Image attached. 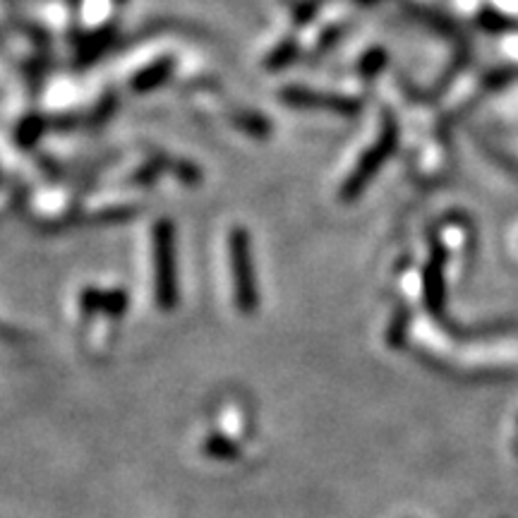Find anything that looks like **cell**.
Wrapping results in <instances>:
<instances>
[{
  "instance_id": "1",
  "label": "cell",
  "mask_w": 518,
  "mask_h": 518,
  "mask_svg": "<svg viewBox=\"0 0 518 518\" xmlns=\"http://www.w3.org/2000/svg\"><path fill=\"white\" fill-rule=\"evenodd\" d=\"M233 267H236V300L240 312L250 315L257 307V286L255 274H252V257L248 250V238L243 233H236L231 240Z\"/></svg>"
},
{
  "instance_id": "4",
  "label": "cell",
  "mask_w": 518,
  "mask_h": 518,
  "mask_svg": "<svg viewBox=\"0 0 518 518\" xmlns=\"http://www.w3.org/2000/svg\"><path fill=\"white\" fill-rule=\"evenodd\" d=\"M204 451H207L209 456H214V459H221V461H233L240 456L238 444L221 435L207 437V442H204Z\"/></svg>"
},
{
  "instance_id": "3",
  "label": "cell",
  "mask_w": 518,
  "mask_h": 518,
  "mask_svg": "<svg viewBox=\"0 0 518 518\" xmlns=\"http://www.w3.org/2000/svg\"><path fill=\"white\" fill-rule=\"evenodd\" d=\"M82 307L87 312H106V315L120 317L125 312V307H128V295L123 291H87L82 295Z\"/></svg>"
},
{
  "instance_id": "2",
  "label": "cell",
  "mask_w": 518,
  "mask_h": 518,
  "mask_svg": "<svg viewBox=\"0 0 518 518\" xmlns=\"http://www.w3.org/2000/svg\"><path fill=\"white\" fill-rule=\"evenodd\" d=\"M156 264H159V274H156V295H159V305L164 310H173L176 305V264H173V248H171V233L168 228H161L159 233V248H156Z\"/></svg>"
}]
</instances>
